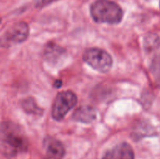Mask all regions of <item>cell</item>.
I'll list each match as a JSON object with an SVG mask.
<instances>
[{
    "label": "cell",
    "instance_id": "cell-7",
    "mask_svg": "<svg viewBox=\"0 0 160 159\" xmlns=\"http://www.w3.org/2000/svg\"><path fill=\"white\" fill-rule=\"evenodd\" d=\"M46 149L44 159H62L65 154V148L59 140L48 137L45 140Z\"/></svg>",
    "mask_w": 160,
    "mask_h": 159
},
{
    "label": "cell",
    "instance_id": "cell-4",
    "mask_svg": "<svg viewBox=\"0 0 160 159\" xmlns=\"http://www.w3.org/2000/svg\"><path fill=\"white\" fill-rule=\"evenodd\" d=\"M78 102L76 94L72 91H62L56 96L52 109V115L55 120H62L67 112Z\"/></svg>",
    "mask_w": 160,
    "mask_h": 159
},
{
    "label": "cell",
    "instance_id": "cell-11",
    "mask_svg": "<svg viewBox=\"0 0 160 159\" xmlns=\"http://www.w3.org/2000/svg\"><path fill=\"white\" fill-rule=\"evenodd\" d=\"M56 0H34V5L38 8H42L49 5Z\"/></svg>",
    "mask_w": 160,
    "mask_h": 159
},
{
    "label": "cell",
    "instance_id": "cell-10",
    "mask_svg": "<svg viewBox=\"0 0 160 159\" xmlns=\"http://www.w3.org/2000/svg\"><path fill=\"white\" fill-rule=\"evenodd\" d=\"M22 106H23V109L28 113L35 114L36 115V114H38V112H42V110L38 107L34 100L31 98L23 101Z\"/></svg>",
    "mask_w": 160,
    "mask_h": 159
},
{
    "label": "cell",
    "instance_id": "cell-6",
    "mask_svg": "<svg viewBox=\"0 0 160 159\" xmlns=\"http://www.w3.org/2000/svg\"><path fill=\"white\" fill-rule=\"evenodd\" d=\"M102 159H134V152L128 143H121L109 150Z\"/></svg>",
    "mask_w": 160,
    "mask_h": 159
},
{
    "label": "cell",
    "instance_id": "cell-3",
    "mask_svg": "<svg viewBox=\"0 0 160 159\" xmlns=\"http://www.w3.org/2000/svg\"><path fill=\"white\" fill-rule=\"evenodd\" d=\"M83 59L94 70L101 73L109 71L112 65V59L110 55L101 48H88L84 52Z\"/></svg>",
    "mask_w": 160,
    "mask_h": 159
},
{
    "label": "cell",
    "instance_id": "cell-12",
    "mask_svg": "<svg viewBox=\"0 0 160 159\" xmlns=\"http://www.w3.org/2000/svg\"><path fill=\"white\" fill-rule=\"evenodd\" d=\"M0 23H1V20H0Z\"/></svg>",
    "mask_w": 160,
    "mask_h": 159
},
{
    "label": "cell",
    "instance_id": "cell-9",
    "mask_svg": "<svg viewBox=\"0 0 160 159\" xmlns=\"http://www.w3.org/2000/svg\"><path fill=\"white\" fill-rule=\"evenodd\" d=\"M62 54V50L61 48H59L56 45H48V48H46L45 55H46L48 60H56L58 57H60Z\"/></svg>",
    "mask_w": 160,
    "mask_h": 159
},
{
    "label": "cell",
    "instance_id": "cell-5",
    "mask_svg": "<svg viewBox=\"0 0 160 159\" xmlns=\"http://www.w3.org/2000/svg\"><path fill=\"white\" fill-rule=\"evenodd\" d=\"M29 34V27L25 23H19L9 28L2 37L0 43L3 46H10L14 44L21 43Z\"/></svg>",
    "mask_w": 160,
    "mask_h": 159
},
{
    "label": "cell",
    "instance_id": "cell-8",
    "mask_svg": "<svg viewBox=\"0 0 160 159\" xmlns=\"http://www.w3.org/2000/svg\"><path fill=\"white\" fill-rule=\"evenodd\" d=\"M73 116V118L77 121L89 123L95 118L96 112H95V108L91 106H82L75 111Z\"/></svg>",
    "mask_w": 160,
    "mask_h": 159
},
{
    "label": "cell",
    "instance_id": "cell-1",
    "mask_svg": "<svg viewBox=\"0 0 160 159\" xmlns=\"http://www.w3.org/2000/svg\"><path fill=\"white\" fill-rule=\"evenodd\" d=\"M0 146L6 154L15 155L28 148V140L18 126L5 123L0 127Z\"/></svg>",
    "mask_w": 160,
    "mask_h": 159
},
{
    "label": "cell",
    "instance_id": "cell-2",
    "mask_svg": "<svg viewBox=\"0 0 160 159\" xmlns=\"http://www.w3.org/2000/svg\"><path fill=\"white\" fill-rule=\"evenodd\" d=\"M91 15L97 23L116 24L122 20L123 12L114 2L96 0L91 6Z\"/></svg>",
    "mask_w": 160,
    "mask_h": 159
}]
</instances>
